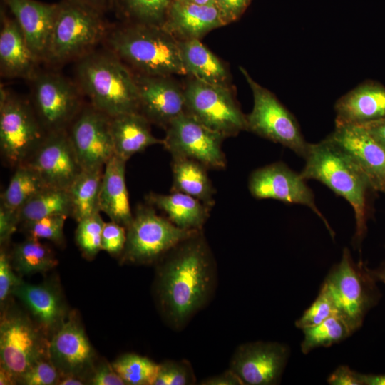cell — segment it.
I'll return each mask as SVG.
<instances>
[{
    "label": "cell",
    "mask_w": 385,
    "mask_h": 385,
    "mask_svg": "<svg viewBox=\"0 0 385 385\" xmlns=\"http://www.w3.org/2000/svg\"><path fill=\"white\" fill-rule=\"evenodd\" d=\"M158 262L156 302L168 326L180 331L208 304L217 285L216 262L203 230L179 242Z\"/></svg>",
    "instance_id": "cell-1"
},
{
    "label": "cell",
    "mask_w": 385,
    "mask_h": 385,
    "mask_svg": "<svg viewBox=\"0 0 385 385\" xmlns=\"http://www.w3.org/2000/svg\"><path fill=\"white\" fill-rule=\"evenodd\" d=\"M108 46L139 75H187L178 41L161 26L134 22L106 35Z\"/></svg>",
    "instance_id": "cell-2"
},
{
    "label": "cell",
    "mask_w": 385,
    "mask_h": 385,
    "mask_svg": "<svg viewBox=\"0 0 385 385\" xmlns=\"http://www.w3.org/2000/svg\"><path fill=\"white\" fill-rule=\"evenodd\" d=\"M76 73L81 91L98 111L110 118L139 112L135 76L111 51L84 55Z\"/></svg>",
    "instance_id": "cell-3"
},
{
    "label": "cell",
    "mask_w": 385,
    "mask_h": 385,
    "mask_svg": "<svg viewBox=\"0 0 385 385\" xmlns=\"http://www.w3.org/2000/svg\"><path fill=\"white\" fill-rule=\"evenodd\" d=\"M305 165L300 173L307 180H316L344 198L354 212V242L359 247L367 231L368 194L373 190L365 175L327 138L310 143Z\"/></svg>",
    "instance_id": "cell-4"
},
{
    "label": "cell",
    "mask_w": 385,
    "mask_h": 385,
    "mask_svg": "<svg viewBox=\"0 0 385 385\" xmlns=\"http://www.w3.org/2000/svg\"><path fill=\"white\" fill-rule=\"evenodd\" d=\"M376 280L362 262L356 263L348 248L334 265L322 284L328 292L336 311L352 333L363 324L369 311L379 302L381 293Z\"/></svg>",
    "instance_id": "cell-5"
},
{
    "label": "cell",
    "mask_w": 385,
    "mask_h": 385,
    "mask_svg": "<svg viewBox=\"0 0 385 385\" xmlns=\"http://www.w3.org/2000/svg\"><path fill=\"white\" fill-rule=\"evenodd\" d=\"M102 15L99 11L72 0L58 2L45 61L61 63L92 51L106 35Z\"/></svg>",
    "instance_id": "cell-6"
},
{
    "label": "cell",
    "mask_w": 385,
    "mask_h": 385,
    "mask_svg": "<svg viewBox=\"0 0 385 385\" xmlns=\"http://www.w3.org/2000/svg\"><path fill=\"white\" fill-rule=\"evenodd\" d=\"M126 231L122 262L148 264L160 260L176 245L198 230L177 227L167 217L158 215L154 207L148 204L138 205Z\"/></svg>",
    "instance_id": "cell-7"
},
{
    "label": "cell",
    "mask_w": 385,
    "mask_h": 385,
    "mask_svg": "<svg viewBox=\"0 0 385 385\" xmlns=\"http://www.w3.org/2000/svg\"><path fill=\"white\" fill-rule=\"evenodd\" d=\"M37 115L26 101L0 89V149L10 167L24 164L46 135Z\"/></svg>",
    "instance_id": "cell-8"
},
{
    "label": "cell",
    "mask_w": 385,
    "mask_h": 385,
    "mask_svg": "<svg viewBox=\"0 0 385 385\" xmlns=\"http://www.w3.org/2000/svg\"><path fill=\"white\" fill-rule=\"evenodd\" d=\"M240 70L253 96L252 111L246 115L247 130L306 157L309 144L304 138L299 123L287 108L268 89L256 82L243 68Z\"/></svg>",
    "instance_id": "cell-9"
},
{
    "label": "cell",
    "mask_w": 385,
    "mask_h": 385,
    "mask_svg": "<svg viewBox=\"0 0 385 385\" xmlns=\"http://www.w3.org/2000/svg\"><path fill=\"white\" fill-rule=\"evenodd\" d=\"M186 112L225 138L247 130L246 115L241 111L228 86L192 78L183 88Z\"/></svg>",
    "instance_id": "cell-10"
},
{
    "label": "cell",
    "mask_w": 385,
    "mask_h": 385,
    "mask_svg": "<svg viewBox=\"0 0 385 385\" xmlns=\"http://www.w3.org/2000/svg\"><path fill=\"white\" fill-rule=\"evenodd\" d=\"M163 140L172 158L195 160L208 169H224L227 165L222 143L225 138L185 112L165 128Z\"/></svg>",
    "instance_id": "cell-11"
},
{
    "label": "cell",
    "mask_w": 385,
    "mask_h": 385,
    "mask_svg": "<svg viewBox=\"0 0 385 385\" xmlns=\"http://www.w3.org/2000/svg\"><path fill=\"white\" fill-rule=\"evenodd\" d=\"M31 81L34 109L46 133L68 130L82 110L79 90L54 73H37Z\"/></svg>",
    "instance_id": "cell-12"
},
{
    "label": "cell",
    "mask_w": 385,
    "mask_h": 385,
    "mask_svg": "<svg viewBox=\"0 0 385 385\" xmlns=\"http://www.w3.org/2000/svg\"><path fill=\"white\" fill-rule=\"evenodd\" d=\"M48 344L25 316H4L0 324L1 368L17 379L38 360L48 357Z\"/></svg>",
    "instance_id": "cell-13"
},
{
    "label": "cell",
    "mask_w": 385,
    "mask_h": 385,
    "mask_svg": "<svg viewBox=\"0 0 385 385\" xmlns=\"http://www.w3.org/2000/svg\"><path fill=\"white\" fill-rule=\"evenodd\" d=\"M248 188L257 199H274L286 203L308 207L324 223L334 239L335 232L316 205L313 191L306 180L282 162H277L255 170L250 175Z\"/></svg>",
    "instance_id": "cell-14"
},
{
    "label": "cell",
    "mask_w": 385,
    "mask_h": 385,
    "mask_svg": "<svg viewBox=\"0 0 385 385\" xmlns=\"http://www.w3.org/2000/svg\"><path fill=\"white\" fill-rule=\"evenodd\" d=\"M289 356V347L276 342H252L240 345L230 363L243 385L279 383Z\"/></svg>",
    "instance_id": "cell-15"
},
{
    "label": "cell",
    "mask_w": 385,
    "mask_h": 385,
    "mask_svg": "<svg viewBox=\"0 0 385 385\" xmlns=\"http://www.w3.org/2000/svg\"><path fill=\"white\" fill-rule=\"evenodd\" d=\"M67 130L83 170L103 168L115 155L110 117L93 106L82 109Z\"/></svg>",
    "instance_id": "cell-16"
},
{
    "label": "cell",
    "mask_w": 385,
    "mask_h": 385,
    "mask_svg": "<svg viewBox=\"0 0 385 385\" xmlns=\"http://www.w3.org/2000/svg\"><path fill=\"white\" fill-rule=\"evenodd\" d=\"M326 138L365 175L373 190L385 192V148L364 128L335 125Z\"/></svg>",
    "instance_id": "cell-17"
},
{
    "label": "cell",
    "mask_w": 385,
    "mask_h": 385,
    "mask_svg": "<svg viewBox=\"0 0 385 385\" xmlns=\"http://www.w3.org/2000/svg\"><path fill=\"white\" fill-rule=\"evenodd\" d=\"M24 164L34 168L48 187L67 190L83 170L67 130L47 133Z\"/></svg>",
    "instance_id": "cell-18"
},
{
    "label": "cell",
    "mask_w": 385,
    "mask_h": 385,
    "mask_svg": "<svg viewBox=\"0 0 385 385\" xmlns=\"http://www.w3.org/2000/svg\"><path fill=\"white\" fill-rule=\"evenodd\" d=\"M139 112L150 123L165 128L186 111L184 91L170 76L138 75Z\"/></svg>",
    "instance_id": "cell-19"
},
{
    "label": "cell",
    "mask_w": 385,
    "mask_h": 385,
    "mask_svg": "<svg viewBox=\"0 0 385 385\" xmlns=\"http://www.w3.org/2000/svg\"><path fill=\"white\" fill-rule=\"evenodd\" d=\"M94 356L90 342L74 314H70L48 344V358L60 374L79 376L91 367Z\"/></svg>",
    "instance_id": "cell-20"
},
{
    "label": "cell",
    "mask_w": 385,
    "mask_h": 385,
    "mask_svg": "<svg viewBox=\"0 0 385 385\" xmlns=\"http://www.w3.org/2000/svg\"><path fill=\"white\" fill-rule=\"evenodd\" d=\"M18 23L37 59L45 61L58 3L37 0H2Z\"/></svg>",
    "instance_id": "cell-21"
},
{
    "label": "cell",
    "mask_w": 385,
    "mask_h": 385,
    "mask_svg": "<svg viewBox=\"0 0 385 385\" xmlns=\"http://www.w3.org/2000/svg\"><path fill=\"white\" fill-rule=\"evenodd\" d=\"M335 125H364L385 119V86L367 81L341 96L334 105Z\"/></svg>",
    "instance_id": "cell-22"
},
{
    "label": "cell",
    "mask_w": 385,
    "mask_h": 385,
    "mask_svg": "<svg viewBox=\"0 0 385 385\" xmlns=\"http://www.w3.org/2000/svg\"><path fill=\"white\" fill-rule=\"evenodd\" d=\"M225 26L216 4L200 5L173 0L161 26L178 41L200 39Z\"/></svg>",
    "instance_id": "cell-23"
},
{
    "label": "cell",
    "mask_w": 385,
    "mask_h": 385,
    "mask_svg": "<svg viewBox=\"0 0 385 385\" xmlns=\"http://www.w3.org/2000/svg\"><path fill=\"white\" fill-rule=\"evenodd\" d=\"M0 71L6 78L32 80L39 61L29 47L14 18L1 12Z\"/></svg>",
    "instance_id": "cell-24"
},
{
    "label": "cell",
    "mask_w": 385,
    "mask_h": 385,
    "mask_svg": "<svg viewBox=\"0 0 385 385\" xmlns=\"http://www.w3.org/2000/svg\"><path fill=\"white\" fill-rule=\"evenodd\" d=\"M12 294L25 305L44 332L54 333L65 321V305L53 287L48 284H29L21 280Z\"/></svg>",
    "instance_id": "cell-25"
},
{
    "label": "cell",
    "mask_w": 385,
    "mask_h": 385,
    "mask_svg": "<svg viewBox=\"0 0 385 385\" xmlns=\"http://www.w3.org/2000/svg\"><path fill=\"white\" fill-rule=\"evenodd\" d=\"M126 161L114 155L105 165L100 197V211L125 228L131 223L129 195L125 183Z\"/></svg>",
    "instance_id": "cell-26"
},
{
    "label": "cell",
    "mask_w": 385,
    "mask_h": 385,
    "mask_svg": "<svg viewBox=\"0 0 385 385\" xmlns=\"http://www.w3.org/2000/svg\"><path fill=\"white\" fill-rule=\"evenodd\" d=\"M150 123L140 112L110 118V128L116 156L128 161L133 155L147 148L163 144L150 131Z\"/></svg>",
    "instance_id": "cell-27"
},
{
    "label": "cell",
    "mask_w": 385,
    "mask_h": 385,
    "mask_svg": "<svg viewBox=\"0 0 385 385\" xmlns=\"http://www.w3.org/2000/svg\"><path fill=\"white\" fill-rule=\"evenodd\" d=\"M146 200L149 205L163 211L171 222L182 229L202 230L210 216V206L183 192H171L168 195L150 192Z\"/></svg>",
    "instance_id": "cell-28"
},
{
    "label": "cell",
    "mask_w": 385,
    "mask_h": 385,
    "mask_svg": "<svg viewBox=\"0 0 385 385\" xmlns=\"http://www.w3.org/2000/svg\"><path fill=\"white\" fill-rule=\"evenodd\" d=\"M178 44L187 75L207 83L229 87L226 67L200 39L178 41Z\"/></svg>",
    "instance_id": "cell-29"
},
{
    "label": "cell",
    "mask_w": 385,
    "mask_h": 385,
    "mask_svg": "<svg viewBox=\"0 0 385 385\" xmlns=\"http://www.w3.org/2000/svg\"><path fill=\"white\" fill-rule=\"evenodd\" d=\"M171 192L192 196L212 207L215 190L208 176V169L202 163L186 158H172Z\"/></svg>",
    "instance_id": "cell-30"
},
{
    "label": "cell",
    "mask_w": 385,
    "mask_h": 385,
    "mask_svg": "<svg viewBox=\"0 0 385 385\" xmlns=\"http://www.w3.org/2000/svg\"><path fill=\"white\" fill-rule=\"evenodd\" d=\"M103 168L83 170L68 188L71 215L77 222L100 212Z\"/></svg>",
    "instance_id": "cell-31"
},
{
    "label": "cell",
    "mask_w": 385,
    "mask_h": 385,
    "mask_svg": "<svg viewBox=\"0 0 385 385\" xmlns=\"http://www.w3.org/2000/svg\"><path fill=\"white\" fill-rule=\"evenodd\" d=\"M9 256L14 270L21 275L44 273L58 264L53 251L47 245L30 237L16 244Z\"/></svg>",
    "instance_id": "cell-32"
},
{
    "label": "cell",
    "mask_w": 385,
    "mask_h": 385,
    "mask_svg": "<svg viewBox=\"0 0 385 385\" xmlns=\"http://www.w3.org/2000/svg\"><path fill=\"white\" fill-rule=\"evenodd\" d=\"M68 190L46 187L30 199L19 210L20 223L53 215L71 217Z\"/></svg>",
    "instance_id": "cell-33"
},
{
    "label": "cell",
    "mask_w": 385,
    "mask_h": 385,
    "mask_svg": "<svg viewBox=\"0 0 385 385\" xmlns=\"http://www.w3.org/2000/svg\"><path fill=\"white\" fill-rule=\"evenodd\" d=\"M48 187L40 175L26 164L15 168L6 188L1 194V205L19 211L30 199Z\"/></svg>",
    "instance_id": "cell-34"
},
{
    "label": "cell",
    "mask_w": 385,
    "mask_h": 385,
    "mask_svg": "<svg viewBox=\"0 0 385 385\" xmlns=\"http://www.w3.org/2000/svg\"><path fill=\"white\" fill-rule=\"evenodd\" d=\"M302 330L304 339L301 351L304 354L316 348L332 346L353 334L346 323L337 316H332L317 325Z\"/></svg>",
    "instance_id": "cell-35"
},
{
    "label": "cell",
    "mask_w": 385,
    "mask_h": 385,
    "mask_svg": "<svg viewBox=\"0 0 385 385\" xmlns=\"http://www.w3.org/2000/svg\"><path fill=\"white\" fill-rule=\"evenodd\" d=\"M111 365L129 385H153L160 368V364L136 354H124Z\"/></svg>",
    "instance_id": "cell-36"
},
{
    "label": "cell",
    "mask_w": 385,
    "mask_h": 385,
    "mask_svg": "<svg viewBox=\"0 0 385 385\" xmlns=\"http://www.w3.org/2000/svg\"><path fill=\"white\" fill-rule=\"evenodd\" d=\"M173 0H118L135 22L161 26Z\"/></svg>",
    "instance_id": "cell-37"
},
{
    "label": "cell",
    "mask_w": 385,
    "mask_h": 385,
    "mask_svg": "<svg viewBox=\"0 0 385 385\" xmlns=\"http://www.w3.org/2000/svg\"><path fill=\"white\" fill-rule=\"evenodd\" d=\"M77 223L76 244L84 257L93 258L101 250V235L105 222L98 212Z\"/></svg>",
    "instance_id": "cell-38"
},
{
    "label": "cell",
    "mask_w": 385,
    "mask_h": 385,
    "mask_svg": "<svg viewBox=\"0 0 385 385\" xmlns=\"http://www.w3.org/2000/svg\"><path fill=\"white\" fill-rule=\"evenodd\" d=\"M66 215H53L39 220L24 222V231L29 237L36 240H47L57 245L64 243L63 227Z\"/></svg>",
    "instance_id": "cell-39"
},
{
    "label": "cell",
    "mask_w": 385,
    "mask_h": 385,
    "mask_svg": "<svg viewBox=\"0 0 385 385\" xmlns=\"http://www.w3.org/2000/svg\"><path fill=\"white\" fill-rule=\"evenodd\" d=\"M160 368L153 385H190L196 382L191 364L186 360L166 361Z\"/></svg>",
    "instance_id": "cell-40"
},
{
    "label": "cell",
    "mask_w": 385,
    "mask_h": 385,
    "mask_svg": "<svg viewBox=\"0 0 385 385\" xmlns=\"http://www.w3.org/2000/svg\"><path fill=\"white\" fill-rule=\"evenodd\" d=\"M332 316H336V311L328 292L322 285L316 299L295 322V326L302 329L317 325Z\"/></svg>",
    "instance_id": "cell-41"
},
{
    "label": "cell",
    "mask_w": 385,
    "mask_h": 385,
    "mask_svg": "<svg viewBox=\"0 0 385 385\" xmlns=\"http://www.w3.org/2000/svg\"><path fill=\"white\" fill-rule=\"evenodd\" d=\"M60 372L49 359L43 358L31 366L18 379V382L26 385L57 384Z\"/></svg>",
    "instance_id": "cell-42"
},
{
    "label": "cell",
    "mask_w": 385,
    "mask_h": 385,
    "mask_svg": "<svg viewBox=\"0 0 385 385\" xmlns=\"http://www.w3.org/2000/svg\"><path fill=\"white\" fill-rule=\"evenodd\" d=\"M127 238L126 228L113 221L105 222L101 235V250L112 255H121Z\"/></svg>",
    "instance_id": "cell-43"
},
{
    "label": "cell",
    "mask_w": 385,
    "mask_h": 385,
    "mask_svg": "<svg viewBox=\"0 0 385 385\" xmlns=\"http://www.w3.org/2000/svg\"><path fill=\"white\" fill-rule=\"evenodd\" d=\"M21 279L14 274L9 255L4 249L0 253V302L2 304L8 299L14 287Z\"/></svg>",
    "instance_id": "cell-44"
},
{
    "label": "cell",
    "mask_w": 385,
    "mask_h": 385,
    "mask_svg": "<svg viewBox=\"0 0 385 385\" xmlns=\"http://www.w3.org/2000/svg\"><path fill=\"white\" fill-rule=\"evenodd\" d=\"M20 224L19 211L0 205V243L4 246Z\"/></svg>",
    "instance_id": "cell-45"
},
{
    "label": "cell",
    "mask_w": 385,
    "mask_h": 385,
    "mask_svg": "<svg viewBox=\"0 0 385 385\" xmlns=\"http://www.w3.org/2000/svg\"><path fill=\"white\" fill-rule=\"evenodd\" d=\"M250 0H216L225 25L237 20L243 13Z\"/></svg>",
    "instance_id": "cell-46"
},
{
    "label": "cell",
    "mask_w": 385,
    "mask_h": 385,
    "mask_svg": "<svg viewBox=\"0 0 385 385\" xmlns=\"http://www.w3.org/2000/svg\"><path fill=\"white\" fill-rule=\"evenodd\" d=\"M327 382L331 385H364L363 374L341 365L329 376Z\"/></svg>",
    "instance_id": "cell-47"
},
{
    "label": "cell",
    "mask_w": 385,
    "mask_h": 385,
    "mask_svg": "<svg viewBox=\"0 0 385 385\" xmlns=\"http://www.w3.org/2000/svg\"><path fill=\"white\" fill-rule=\"evenodd\" d=\"M91 384L94 385H125L126 384L112 365L103 364L99 366L91 378Z\"/></svg>",
    "instance_id": "cell-48"
},
{
    "label": "cell",
    "mask_w": 385,
    "mask_h": 385,
    "mask_svg": "<svg viewBox=\"0 0 385 385\" xmlns=\"http://www.w3.org/2000/svg\"><path fill=\"white\" fill-rule=\"evenodd\" d=\"M202 385H243L240 378L231 370L227 371L202 380Z\"/></svg>",
    "instance_id": "cell-49"
},
{
    "label": "cell",
    "mask_w": 385,
    "mask_h": 385,
    "mask_svg": "<svg viewBox=\"0 0 385 385\" xmlns=\"http://www.w3.org/2000/svg\"><path fill=\"white\" fill-rule=\"evenodd\" d=\"M359 126L364 128L385 148V119Z\"/></svg>",
    "instance_id": "cell-50"
},
{
    "label": "cell",
    "mask_w": 385,
    "mask_h": 385,
    "mask_svg": "<svg viewBox=\"0 0 385 385\" xmlns=\"http://www.w3.org/2000/svg\"><path fill=\"white\" fill-rule=\"evenodd\" d=\"M88 6H91L101 13H104L109 8L108 0H72Z\"/></svg>",
    "instance_id": "cell-51"
},
{
    "label": "cell",
    "mask_w": 385,
    "mask_h": 385,
    "mask_svg": "<svg viewBox=\"0 0 385 385\" xmlns=\"http://www.w3.org/2000/svg\"><path fill=\"white\" fill-rule=\"evenodd\" d=\"M364 385H385L384 374H363Z\"/></svg>",
    "instance_id": "cell-52"
},
{
    "label": "cell",
    "mask_w": 385,
    "mask_h": 385,
    "mask_svg": "<svg viewBox=\"0 0 385 385\" xmlns=\"http://www.w3.org/2000/svg\"><path fill=\"white\" fill-rule=\"evenodd\" d=\"M60 385H82L83 381L79 376L71 374H60L58 384Z\"/></svg>",
    "instance_id": "cell-53"
},
{
    "label": "cell",
    "mask_w": 385,
    "mask_h": 385,
    "mask_svg": "<svg viewBox=\"0 0 385 385\" xmlns=\"http://www.w3.org/2000/svg\"><path fill=\"white\" fill-rule=\"evenodd\" d=\"M369 271L376 281H379L385 284V262H381L375 269L369 268Z\"/></svg>",
    "instance_id": "cell-54"
},
{
    "label": "cell",
    "mask_w": 385,
    "mask_h": 385,
    "mask_svg": "<svg viewBox=\"0 0 385 385\" xmlns=\"http://www.w3.org/2000/svg\"><path fill=\"white\" fill-rule=\"evenodd\" d=\"M17 382V379L11 373L5 370L3 368H0V384L1 385H11Z\"/></svg>",
    "instance_id": "cell-55"
},
{
    "label": "cell",
    "mask_w": 385,
    "mask_h": 385,
    "mask_svg": "<svg viewBox=\"0 0 385 385\" xmlns=\"http://www.w3.org/2000/svg\"><path fill=\"white\" fill-rule=\"evenodd\" d=\"M200 5L216 4V0H185Z\"/></svg>",
    "instance_id": "cell-56"
},
{
    "label": "cell",
    "mask_w": 385,
    "mask_h": 385,
    "mask_svg": "<svg viewBox=\"0 0 385 385\" xmlns=\"http://www.w3.org/2000/svg\"><path fill=\"white\" fill-rule=\"evenodd\" d=\"M109 1V8H112L114 6L117 5L118 0H108Z\"/></svg>",
    "instance_id": "cell-57"
}]
</instances>
